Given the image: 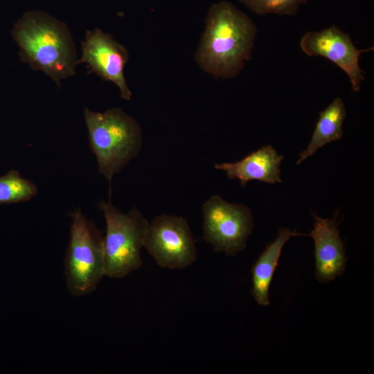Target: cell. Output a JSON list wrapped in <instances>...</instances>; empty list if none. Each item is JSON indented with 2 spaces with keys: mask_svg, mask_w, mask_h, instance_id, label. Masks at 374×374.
<instances>
[{
  "mask_svg": "<svg viewBox=\"0 0 374 374\" xmlns=\"http://www.w3.org/2000/svg\"><path fill=\"white\" fill-rule=\"evenodd\" d=\"M256 34L254 22L233 3H213L195 51L196 63L215 78H233L251 59Z\"/></svg>",
  "mask_w": 374,
  "mask_h": 374,
  "instance_id": "6da1fadb",
  "label": "cell"
},
{
  "mask_svg": "<svg viewBox=\"0 0 374 374\" xmlns=\"http://www.w3.org/2000/svg\"><path fill=\"white\" fill-rule=\"evenodd\" d=\"M20 60L57 84L75 74L77 51L67 26L42 11H28L12 30Z\"/></svg>",
  "mask_w": 374,
  "mask_h": 374,
  "instance_id": "7a4b0ae2",
  "label": "cell"
},
{
  "mask_svg": "<svg viewBox=\"0 0 374 374\" xmlns=\"http://www.w3.org/2000/svg\"><path fill=\"white\" fill-rule=\"evenodd\" d=\"M84 117L98 172L111 183L113 176L140 152L142 130L136 120L121 108L104 112L85 108Z\"/></svg>",
  "mask_w": 374,
  "mask_h": 374,
  "instance_id": "3957f363",
  "label": "cell"
},
{
  "mask_svg": "<svg viewBox=\"0 0 374 374\" xmlns=\"http://www.w3.org/2000/svg\"><path fill=\"white\" fill-rule=\"evenodd\" d=\"M106 222L104 236L105 276L121 278L139 269L148 221L136 208L123 213L111 200L98 204Z\"/></svg>",
  "mask_w": 374,
  "mask_h": 374,
  "instance_id": "277c9868",
  "label": "cell"
},
{
  "mask_svg": "<svg viewBox=\"0 0 374 374\" xmlns=\"http://www.w3.org/2000/svg\"><path fill=\"white\" fill-rule=\"evenodd\" d=\"M71 235L64 259L69 290L83 296L95 290L105 276L104 237L80 210L71 215Z\"/></svg>",
  "mask_w": 374,
  "mask_h": 374,
  "instance_id": "5b68a950",
  "label": "cell"
},
{
  "mask_svg": "<svg viewBox=\"0 0 374 374\" xmlns=\"http://www.w3.org/2000/svg\"><path fill=\"white\" fill-rule=\"evenodd\" d=\"M203 238L216 252L235 256L245 246L253 228L251 213L240 204H231L218 195L202 206Z\"/></svg>",
  "mask_w": 374,
  "mask_h": 374,
  "instance_id": "8992f818",
  "label": "cell"
},
{
  "mask_svg": "<svg viewBox=\"0 0 374 374\" xmlns=\"http://www.w3.org/2000/svg\"><path fill=\"white\" fill-rule=\"evenodd\" d=\"M143 247L163 268L184 269L197 259L189 224L181 216L163 214L154 217L149 223Z\"/></svg>",
  "mask_w": 374,
  "mask_h": 374,
  "instance_id": "52a82bcc",
  "label": "cell"
},
{
  "mask_svg": "<svg viewBox=\"0 0 374 374\" xmlns=\"http://www.w3.org/2000/svg\"><path fill=\"white\" fill-rule=\"evenodd\" d=\"M299 45L307 55L321 56L333 62L348 75L353 91H360L365 78L359 66V57L364 53L373 51V47L357 48L350 37L335 25L307 32Z\"/></svg>",
  "mask_w": 374,
  "mask_h": 374,
  "instance_id": "ba28073f",
  "label": "cell"
},
{
  "mask_svg": "<svg viewBox=\"0 0 374 374\" xmlns=\"http://www.w3.org/2000/svg\"><path fill=\"white\" fill-rule=\"evenodd\" d=\"M128 60V51L123 44L111 35L96 28L86 32L78 64L86 63L91 72L116 84L122 99L130 100L132 92L124 75Z\"/></svg>",
  "mask_w": 374,
  "mask_h": 374,
  "instance_id": "9c48e42d",
  "label": "cell"
},
{
  "mask_svg": "<svg viewBox=\"0 0 374 374\" xmlns=\"http://www.w3.org/2000/svg\"><path fill=\"white\" fill-rule=\"evenodd\" d=\"M314 228L310 235L314 244L315 275L320 283L332 280L344 273L347 258L339 236L337 215L322 218L313 214Z\"/></svg>",
  "mask_w": 374,
  "mask_h": 374,
  "instance_id": "30bf717a",
  "label": "cell"
},
{
  "mask_svg": "<svg viewBox=\"0 0 374 374\" xmlns=\"http://www.w3.org/2000/svg\"><path fill=\"white\" fill-rule=\"evenodd\" d=\"M283 159V155L268 145L238 161L216 163L214 167L224 171L229 179H239L242 186L253 180L275 184L281 182L280 164Z\"/></svg>",
  "mask_w": 374,
  "mask_h": 374,
  "instance_id": "8fae6325",
  "label": "cell"
},
{
  "mask_svg": "<svg viewBox=\"0 0 374 374\" xmlns=\"http://www.w3.org/2000/svg\"><path fill=\"white\" fill-rule=\"evenodd\" d=\"M305 235H308L286 228L279 229L277 237L258 256L251 269V294L259 305L269 304V286L285 244L292 237Z\"/></svg>",
  "mask_w": 374,
  "mask_h": 374,
  "instance_id": "7c38bea8",
  "label": "cell"
},
{
  "mask_svg": "<svg viewBox=\"0 0 374 374\" xmlns=\"http://www.w3.org/2000/svg\"><path fill=\"white\" fill-rule=\"evenodd\" d=\"M346 114L344 103L339 97L335 98L319 113L310 141L306 149L300 153L297 165L312 156L325 145L341 139Z\"/></svg>",
  "mask_w": 374,
  "mask_h": 374,
  "instance_id": "4fadbf2b",
  "label": "cell"
},
{
  "mask_svg": "<svg viewBox=\"0 0 374 374\" xmlns=\"http://www.w3.org/2000/svg\"><path fill=\"white\" fill-rule=\"evenodd\" d=\"M37 193V186L15 170L0 177V204L27 202Z\"/></svg>",
  "mask_w": 374,
  "mask_h": 374,
  "instance_id": "5bb4252c",
  "label": "cell"
},
{
  "mask_svg": "<svg viewBox=\"0 0 374 374\" xmlns=\"http://www.w3.org/2000/svg\"><path fill=\"white\" fill-rule=\"evenodd\" d=\"M258 15H295L301 5L308 0H238Z\"/></svg>",
  "mask_w": 374,
  "mask_h": 374,
  "instance_id": "9a60e30c",
  "label": "cell"
}]
</instances>
